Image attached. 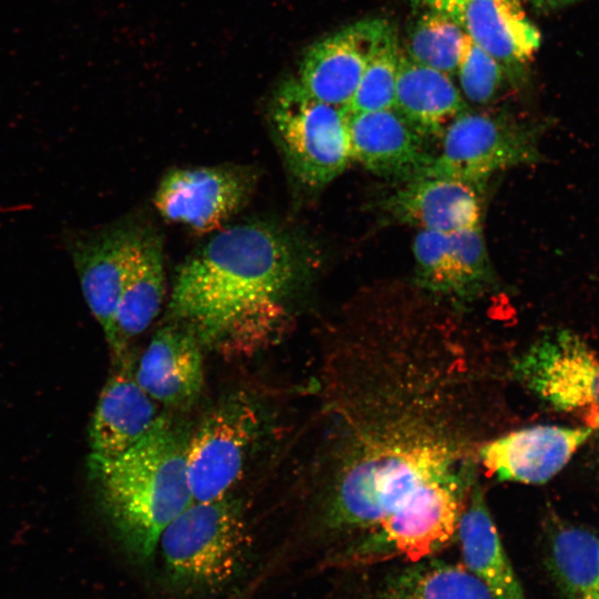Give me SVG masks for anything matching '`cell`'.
Here are the masks:
<instances>
[{
  "label": "cell",
  "mask_w": 599,
  "mask_h": 599,
  "mask_svg": "<svg viewBox=\"0 0 599 599\" xmlns=\"http://www.w3.org/2000/svg\"><path fill=\"white\" fill-rule=\"evenodd\" d=\"M377 207L388 221L418 231L450 233L480 225L479 187L448 176L422 175L398 182Z\"/></svg>",
  "instance_id": "cell-13"
},
{
  "label": "cell",
  "mask_w": 599,
  "mask_h": 599,
  "mask_svg": "<svg viewBox=\"0 0 599 599\" xmlns=\"http://www.w3.org/2000/svg\"><path fill=\"white\" fill-rule=\"evenodd\" d=\"M189 434L162 415L121 455L90 458L102 508L118 541L136 562L152 559L163 530L193 501L185 467Z\"/></svg>",
  "instance_id": "cell-3"
},
{
  "label": "cell",
  "mask_w": 599,
  "mask_h": 599,
  "mask_svg": "<svg viewBox=\"0 0 599 599\" xmlns=\"http://www.w3.org/2000/svg\"><path fill=\"white\" fill-rule=\"evenodd\" d=\"M457 22L477 45L510 70L531 62L541 44V34L520 0H468Z\"/></svg>",
  "instance_id": "cell-18"
},
{
  "label": "cell",
  "mask_w": 599,
  "mask_h": 599,
  "mask_svg": "<svg viewBox=\"0 0 599 599\" xmlns=\"http://www.w3.org/2000/svg\"><path fill=\"white\" fill-rule=\"evenodd\" d=\"M544 124L464 110L446 126L425 175L463 180L481 187L495 173L540 159Z\"/></svg>",
  "instance_id": "cell-7"
},
{
  "label": "cell",
  "mask_w": 599,
  "mask_h": 599,
  "mask_svg": "<svg viewBox=\"0 0 599 599\" xmlns=\"http://www.w3.org/2000/svg\"><path fill=\"white\" fill-rule=\"evenodd\" d=\"M387 23L361 20L316 42L302 63V87L317 100L345 109Z\"/></svg>",
  "instance_id": "cell-15"
},
{
  "label": "cell",
  "mask_w": 599,
  "mask_h": 599,
  "mask_svg": "<svg viewBox=\"0 0 599 599\" xmlns=\"http://www.w3.org/2000/svg\"><path fill=\"white\" fill-rule=\"evenodd\" d=\"M467 1L468 0H410L412 4L418 9L441 12L456 21Z\"/></svg>",
  "instance_id": "cell-27"
},
{
  "label": "cell",
  "mask_w": 599,
  "mask_h": 599,
  "mask_svg": "<svg viewBox=\"0 0 599 599\" xmlns=\"http://www.w3.org/2000/svg\"><path fill=\"white\" fill-rule=\"evenodd\" d=\"M598 555H599V539H598Z\"/></svg>",
  "instance_id": "cell-29"
},
{
  "label": "cell",
  "mask_w": 599,
  "mask_h": 599,
  "mask_svg": "<svg viewBox=\"0 0 599 599\" xmlns=\"http://www.w3.org/2000/svg\"><path fill=\"white\" fill-rule=\"evenodd\" d=\"M465 34L449 16L424 10L409 30L406 55L450 75L456 73Z\"/></svg>",
  "instance_id": "cell-24"
},
{
  "label": "cell",
  "mask_w": 599,
  "mask_h": 599,
  "mask_svg": "<svg viewBox=\"0 0 599 599\" xmlns=\"http://www.w3.org/2000/svg\"><path fill=\"white\" fill-rule=\"evenodd\" d=\"M400 54L397 33L394 27L387 23L373 49L358 87L345 108L347 113L394 108Z\"/></svg>",
  "instance_id": "cell-25"
},
{
  "label": "cell",
  "mask_w": 599,
  "mask_h": 599,
  "mask_svg": "<svg viewBox=\"0 0 599 599\" xmlns=\"http://www.w3.org/2000/svg\"><path fill=\"white\" fill-rule=\"evenodd\" d=\"M598 539L582 527L547 522L544 561L566 599H599Z\"/></svg>",
  "instance_id": "cell-22"
},
{
  "label": "cell",
  "mask_w": 599,
  "mask_h": 599,
  "mask_svg": "<svg viewBox=\"0 0 599 599\" xmlns=\"http://www.w3.org/2000/svg\"><path fill=\"white\" fill-rule=\"evenodd\" d=\"M162 415L158 403L139 385L126 354L99 396L90 426L93 459L114 458L139 443Z\"/></svg>",
  "instance_id": "cell-17"
},
{
  "label": "cell",
  "mask_w": 599,
  "mask_h": 599,
  "mask_svg": "<svg viewBox=\"0 0 599 599\" xmlns=\"http://www.w3.org/2000/svg\"><path fill=\"white\" fill-rule=\"evenodd\" d=\"M394 109L425 138L439 136L461 113L464 99L450 75L400 54Z\"/></svg>",
  "instance_id": "cell-21"
},
{
  "label": "cell",
  "mask_w": 599,
  "mask_h": 599,
  "mask_svg": "<svg viewBox=\"0 0 599 599\" xmlns=\"http://www.w3.org/2000/svg\"><path fill=\"white\" fill-rule=\"evenodd\" d=\"M263 429V412L246 392L221 398L189 434L186 476L193 501L231 495Z\"/></svg>",
  "instance_id": "cell-6"
},
{
  "label": "cell",
  "mask_w": 599,
  "mask_h": 599,
  "mask_svg": "<svg viewBox=\"0 0 599 599\" xmlns=\"http://www.w3.org/2000/svg\"><path fill=\"white\" fill-rule=\"evenodd\" d=\"M457 538L464 566L487 587L494 599H526L502 547L480 480L475 484L459 518Z\"/></svg>",
  "instance_id": "cell-19"
},
{
  "label": "cell",
  "mask_w": 599,
  "mask_h": 599,
  "mask_svg": "<svg viewBox=\"0 0 599 599\" xmlns=\"http://www.w3.org/2000/svg\"><path fill=\"white\" fill-rule=\"evenodd\" d=\"M592 432L556 425L510 428L480 448V468L498 481L541 485L568 464Z\"/></svg>",
  "instance_id": "cell-12"
},
{
  "label": "cell",
  "mask_w": 599,
  "mask_h": 599,
  "mask_svg": "<svg viewBox=\"0 0 599 599\" xmlns=\"http://www.w3.org/2000/svg\"><path fill=\"white\" fill-rule=\"evenodd\" d=\"M346 115L352 161L395 183L426 174L435 152L394 108Z\"/></svg>",
  "instance_id": "cell-14"
},
{
  "label": "cell",
  "mask_w": 599,
  "mask_h": 599,
  "mask_svg": "<svg viewBox=\"0 0 599 599\" xmlns=\"http://www.w3.org/2000/svg\"><path fill=\"white\" fill-rule=\"evenodd\" d=\"M255 176L240 166H201L167 172L155 192L154 205L166 221L194 232L220 229L246 203Z\"/></svg>",
  "instance_id": "cell-9"
},
{
  "label": "cell",
  "mask_w": 599,
  "mask_h": 599,
  "mask_svg": "<svg viewBox=\"0 0 599 599\" xmlns=\"http://www.w3.org/2000/svg\"><path fill=\"white\" fill-rule=\"evenodd\" d=\"M413 254L417 284L458 309L496 284L480 225L450 233L418 231Z\"/></svg>",
  "instance_id": "cell-10"
},
{
  "label": "cell",
  "mask_w": 599,
  "mask_h": 599,
  "mask_svg": "<svg viewBox=\"0 0 599 599\" xmlns=\"http://www.w3.org/2000/svg\"><path fill=\"white\" fill-rule=\"evenodd\" d=\"M379 599H494L464 565L426 558L387 577Z\"/></svg>",
  "instance_id": "cell-23"
},
{
  "label": "cell",
  "mask_w": 599,
  "mask_h": 599,
  "mask_svg": "<svg viewBox=\"0 0 599 599\" xmlns=\"http://www.w3.org/2000/svg\"><path fill=\"white\" fill-rule=\"evenodd\" d=\"M272 120L286 162L304 186L323 187L351 163L345 109L317 100L298 80L277 91Z\"/></svg>",
  "instance_id": "cell-5"
},
{
  "label": "cell",
  "mask_w": 599,
  "mask_h": 599,
  "mask_svg": "<svg viewBox=\"0 0 599 599\" xmlns=\"http://www.w3.org/2000/svg\"><path fill=\"white\" fill-rule=\"evenodd\" d=\"M525 1H527L537 11L550 12V11L569 7L582 0H525Z\"/></svg>",
  "instance_id": "cell-28"
},
{
  "label": "cell",
  "mask_w": 599,
  "mask_h": 599,
  "mask_svg": "<svg viewBox=\"0 0 599 599\" xmlns=\"http://www.w3.org/2000/svg\"><path fill=\"white\" fill-rule=\"evenodd\" d=\"M142 230L116 224L93 233H69L72 257L88 306L110 344L119 300L136 253Z\"/></svg>",
  "instance_id": "cell-11"
},
{
  "label": "cell",
  "mask_w": 599,
  "mask_h": 599,
  "mask_svg": "<svg viewBox=\"0 0 599 599\" xmlns=\"http://www.w3.org/2000/svg\"><path fill=\"white\" fill-rule=\"evenodd\" d=\"M164 295L161 241L151 231H142L114 316L113 336L109 345L115 358L124 356L128 343L155 319Z\"/></svg>",
  "instance_id": "cell-20"
},
{
  "label": "cell",
  "mask_w": 599,
  "mask_h": 599,
  "mask_svg": "<svg viewBox=\"0 0 599 599\" xmlns=\"http://www.w3.org/2000/svg\"><path fill=\"white\" fill-rule=\"evenodd\" d=\"M456 73L465 98L486 104L502 87L506 68L465 34Z\"/></svg>",
  "instance_id": "cell-26"
},
{
  "label": "cell",
  "mask_w": 599,
  "mask_h": 599,
  "mask_svg": "<svg viewBox=\"0 0 599 599\" xmlns=\"http://www.w3.org/2000/svg\"><path fill=\"white\" fill-rule=\"evenodd\" d=\"M297 270L293 246L273 227H225L179 268L170 319L223 357H251L282 337L288 321L283 298Z\"/></svg>",
  "instance_id": "cell-2"
},
{
  "label": "cell",
  "mask_w": 599,
  "mask_h": 599,
  "mask_svg": "<svg viewBox=\"0 0 599 599\" xmlns=\"http://www.w3.org/2000/svg\"><path fill=\"white\" fill-rule=\"evenodd\" d=\"M435 318L377 314L328 345L307 493L332 560L430 558L457 538L480 448L510 429V357Z\"/></svg>",
  "instance_id": "cell-1"
},
{
  "label": "cell",
  "mask_w": 599,
  "mask_h": 599,
  "mask_svg": "<svg viewBox=\"0 0 599 599\" xmlns=\"http://www.w3.org/2000/svg\"><path fill=\"white\" fill-rule=\"evenodd\" d=\"M203 349L190 329L171 322L153 335L134 367L135 379L158 404L189 408L204 386Z\"/></svg>",
  "instance_id": "cell-16"
},
{
  "label": "cell",
  "mask_w": 599,
  "mask_h": 599,
  "mask_svg": "<svg viewBox=\"0 0 599 599\" xmlns=\"http://www.w3.org/2000/svg\"><path fill=\"white\" fill-rule=\"evenodd\" d=\"M511 380L552 408L599 426V352L569 329L550 332L510 357Z\"/></svg>",
  "instance_id": "cell-8"
},
{
  "label": "cell",
  "mask_w": 599,
  "mask_h": 599,
  "mask_svg": "<svg viewBox=\"0 0 599 599\" xmlns=\"http://www.w3.org/2000/svg\"><path fill=\"white\" fill-rule=\"evenodd\" d=\"M250 535L238 500L192 501L163 530L159 546L169 586L183 595H216L242 575Z\"/></svg>",
  "instance_id": "cell-4"
}]
</instances>
